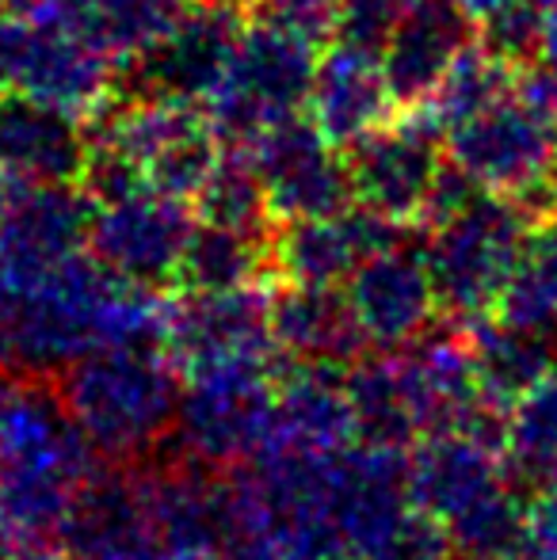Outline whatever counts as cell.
<instances>
[{
  "label": "cell",
  "instance_id": "ffe728a7",
  "mask_svg": "<svg viewBox=\"0 0 557 560\" xmlns=\"http://www.w3.org/2000/svg\"><path fill=\"white\" fill-rule=\"evenodd\" d=\"M271 336L294 362L321 366H351L371 347L344 287L313 282H282L271 294Z\"/></svg>",
  "mask_w": 557,
  "mask_h": 560
},
{
  "label": "cell",
  "instance_id": "52a82bcc",
  "mask_svg": "<svg viewBox=\"0 0 557 560\" xmlns=\"http://www.w3.org/2000/svg\"><path fill=\"white\" fill-rule=\"evenodd\" d=\"M195 222L192 202L141 187L130 199L96 207L84 248L115 279L161 294L176 287V267Z\"/></svg>",
  "mask_w": 557,
  "mask_h": 560
},
{
  "label": "cell",
  "instance_id": "ac0fdd59",
  "mask_svg": "<svg viewBox=\"0 0 557 560\" xmlns=\"http://www.w3.org/2000/svg\"><path fill=\"white\" fill-rule=\"evenodd\" d=\"M119 61L58 23H31V46L15 92L84 118L115 96Z\"/></svg>",
  "mask_w": 557,
  "mask_h": 560
},
{
  "label": "cell",
  "instance_id": "7bdbcfd3",
  "mask_svg": "<svg viewBox=\"0 0 557 560\" xmlns=\"http://www.w3.org/2000/svg\"><path fill=\"white\" fill-rule=\"evenodd\" d=\"M310 560H356L351 553H321V557H310Z\"/></svg>",
  "mask_w": 557,
  "mask_h": 560
},
{
  "label": "cell",
  "instance_id": "f546056e",
  "mask_svg": "<svg viewBox=\"0 0 557 560\" xmlns=\"http://www.w3.org/2000/svg\"><path fill=\"white\" fill-rule=\"evenodd\" d=\"M477 46L497 61L520 69L543 54V4L535 0H500L477 20Z\"/></svg>",
  "mask_w": 557,
  "mask_h": 560
},
{
  "label": "cell",
  "instance_id": "603a6c76",
  "mask_svg": "<svg viewBox=\"0 0 557 560\" xmlns=\"http://www.w3.org/2000/svg\"><path fill=\"white\" fill-rule=\"evenodd\" d=\"M462 325H466L477 389L492 405L512 408L523 393L535 389L543 377H550L557 370V347L550 336L504 325L492 313L489 317L462 320Z\"/></svg>",
  "mask_w": 557,
  "mask_h": 560
},
{
  "label": "cell",
  "instance_id": "277c9868",
  "mask_svg": "<svg viewBox=\"0 0 557 560\" xmlns=\"http://www.w3.org/2000/svg\"><path fill=\"white\" fill-rule=\"evenodd\" d=\"M531 225L535 218L512 195L497 191H481L466 210L431 225L423 264L436 287L439 313H451L454 320L489 317Z\"/></svg>",
  "mask_w": 557,
  "mask_h": 560
},
{
  "label": "cell",
  "instance_id": "74e56055",
  "mask_svg": "<svg viewBox=\"0 0 557 560\" xmlns=\"http://www.w3.org/2000/svg\"><path fill=\"white\" fill-rule=\"evenodd\" d=\"M8 560H73L54 538H12Z\"/></svg>",
  "mask_w": 557,
  "mask_h": 560
},
{
  "label": "cell",
  "instance_id": "f6af8a7d",
  "mask_svg": "<svg viewBox=\"0 0 557 560\" xmlns=\"http://www.w3.org/2000/svg\"><path fill=\"white\" fill-rule=\"evenodd\" d=\"M0 12H12V0H0Z\"/></svg>",
  "mask_w": 557,
  "mask_h": 560
},
{
  "label": "cell",
  "instance_id": "9c48e42d",
  "mask_svg": "<svg viewBox=\"0 0 557 560\" xmlns=\"http://www.w3.org/2000/svg\"><path fill=\"white\" fill-rule=\"evenodd\" d=\"M164 354L184 374L233 359L276 362L282 351L271 336V298L260 287L214 294L176 290L164 302Z\"/></svg>",
  "mask_w": 557,
  "mask_h": 560
},
{
  "label": "cell",
  "instance_id": "1f68e13d",
  "mask_svg": "<svg viewBox=\"0 0 557 560\" xmlns=\"http://www.w3.org/2000/svg\"><path fill=\"white\" fill-rule=\"evenodd\" d=\"M77 184H81V191L96 207H112V202H123L130 195H138L141 187H149L146 172L123 149L104 145V141H89V153H84V164L77 172Z\"/></svg>",
  "mask_w": 557,
  "mask_h": 560
},
{
  "label": "cell",
  "instance_id": "bcb514c9",
  "mask_svg": "<svg viewBox=\"0 0 557 560\" xmlns=\"http://www.w3.org/2000/svg\"><path fill=\"white\" fill-rule=\"evenodd\" d=\"M535 4H543V8H546V4H550V0H535Z\"/></svg>",
  "mask_w": 557,
  "mask_h": 560
},
{
  "label": "cell",
  "instance_id": "7c38bea8",
  "mask_svg": "<svg viewBox=\"0 0 557 560\" xmlns=\"http://www.w3.org/2000/svg\"><path fill=\"white\" fill-rule=\"evenodd\" d=\"M241 12L222 0L187 4L184 20L161 38L149 54L127 61L119 69V84L127 96H172V100H202L214 92L230 66L233 43L241 35Z\"/></svg>",
  "mask_w": 557,
  "mask_h": 560
},
{
  "label": "cell",
  "instance_id": "d4e9b609",
  "mask_svg": "<svg viewBox=\"0 0 557 560\" xmlns=\"http://www.w3.org/2000/svg\"><path fill=\"white\" fill-rule=\"evenodd\" d=\"M271 267V236L195 222L176 267V290H241L260 287L264 271Z\"/></svg>",
  "mask_w": 557,
  "mask_h": 560
},
{
  "label": "cell",
  "instance_id": "7dc6e473",
  "mask_svg": "<svg viewBox=\"0 0 557 560\" xmlns=\"http://www.w3.org/2000/svg\"><path fill=\"white\" fill-rule=\"evenodd\" d=\"M402 4H405V8H409V4H413V0H402Z\"/></svg>",
  "mask_w": 557,
  "mask_h": 560
},
{
  "label": "cell",
  "instance_id": "7402d4cb",
  "mask_svg": "<svg viewBox=\"0 0 557 560\" xmlns=\"http://www.w3.org/2000/svg\"><path fill=\"white\" fill-rule=\"evenodd\" d=\"M504 454L459 435L436 431L409 450V488L413 503L451 523L454 515L504 485Z\"/></svg>",
  "mask_w": 557,
  "mask_h": 560
},
{
  "label": "cell",
  "instance_id": "484cf974",
  "mask_svg": "<svg viewBox=\"0 0 557 560\" xmlns=\"http://www.w3.org/2000/svg\"><path fill=\"white\" fill-rule=\"evenodd\" d=\"M492 317L527 332H557V210L527 229Z\"/></svg>",
  "mask_w": 557,
  "mask_h": 560
},
{
  "label": "cell",
  "instance_id": "2e32d148",
  "mask_svg": "<svg viewBox=\"0 0 557 560\" xmlns=\"http://www.w3.org/2000/svg\"><path fill=\"white\" fill-rule=\"evenodd\" d=\"M474 35L477 20L459 0H413L379 58L397 107H420Z\"/></svg>",
  "mask_w": 557,
  "mask_h": 560
},
{
  "label": "cell",
  "instance_id": "ab89813d",
  "mask_svg": "<svg viewBox=\"0 0 557 560\" xmlns=\"http://www.w3.org/2000/svg\"><path fill=\"white\" fill-rule=\"evenodd\" d=\"M462 8H466L469 15H474V20H481L485 12H492V8L500 4V0H459Z\"/></svg>",
  "mask_w": 557,
  "mask_h": 560
},
{
  "label": "cell",
  "instance_id": "3957f363",
  "mask_svg": "<svg viewBox=\"0 0 557 560\" xmlns=\"http://www.w3.org/2000/svg\"><path fill=\"white\" fill-rule=\"evenodd\" d=\"M276 362L233 359L187 370L172 423L179 457L218 472L253 462L276 435Z\"/></svg>",
  "mask_w": 557,
  "mask_h": 560
},
{
  "label": "cell",
  "instance_id": "e0dca14e",
  "mask_svg": "<svg viewBox=\"0 0 557 560\" xmlns=\"http://www.w3.org/2000/svg\"><path fill=\"white\" fill-rule=\"evenodd\" d=\"M394 112L397 100L390 92L379 58L336 43H328V50L317 54L305 115L336 149L356 145L359 138L390 122Z\"/></svg>",
  "mask_w": 557,
  "mask_h": 560
},
{
  "label": "cell",
  "instance_id": "cb8c5ba5",
  "mask_svg": "<svg viewBox=\"0 0 557 560\" xmlns=\"http://www.w3.org/2000/svg\"><path fill=\"white\" fill-rule=\"evenodd\" d=\"M344 393H348L351 420H356V443L397 450L420 443V420L397 354L363 351L344 370Z\"/></svg>",
  "mask_w": 557,
  "mask_h": 560
},
{
  "label": "cell",
  "instance_id": "7a4b0ae2",
  "mask_svg": "<svg viewBox=\"0 0 557 560\" xmlns=\"http://www.w3.org/2000/svg\"><path fill=\"white\" fill-rule=\"evenodd\" d=\"M61 400L104 462H141L172 439L179 366L164 347H100L58 377Z\"/></svg>",
  "mask_w": 557,
  "mask_h": 560
},
{
  "label": "cell",
  "instance_id": "8d00e7d4",
  "mask_svg": "<svg viewBox=\"0 0 557 560\" xmlns=\"http://www.w3.org/2000/svg\"><path fill=\"white\" fill-rule=\"evenodd\" d=\"M31 187H35V179L23 176L20 168H12V164L0 161V222H4V218L12 214L23 199H27Z\"/></svg>",
  "mask_w": 557,
  "mask_h": 560
},
{
  "label": "cell",
  "instance_id": "83f0119b",
  "mask_svg": "<svg viewBox=\"0 0 557 560\" xmlns=\"http://www.w3.org/2000/svg\"><path fill=\"white\" fill-rule=\"evenodd\" d=\"M515 69L497 61L489 50L477 46V38L451 61V69L443 73V81L436 84L428 100L420 104V112L443 130H454L466 118H474L477 112H485L489 104H497L500 96L512 92Z\"/></svg>",
  "mask_w": 557,
  "mask_h": 560
},
{
  "label": "cell",
  "instance_id": "4316f807",
  "mask_svg": "<svg viewBox=\"0 0 557 560\" xmlns=\"http://www.w3.org/2000/svg\"><path fill=\"white\" fill-rule=\"evenodd\" d=\"M504 477L531 495L557 477V370L508 408Z\"/></svg>",
  "mask_w": 557,
  "mask_h": 560
},
{
  "label": "cell",
  "instance_id": "4dcf8cb0",
  "mask_svg": "<svg viewBox=\"0 0 557 560\" xmlns=\"http://www.w3.org/2000/svg\"><path fill=\"white\" fill-rule=\"evenodd\" d=\"M359 560H454L446 523L413 503Z\"/></svg>",
  "mask_w": 557,
  "mask_h": 560
},
{
  "label": "cell",
  "instance_id": "8992f818",
  "mask_svg": "<svg viewBox=\"0 0 557 560\" xmlns=\"http://www.w3.org/2000/svg\"><path fill=\"white\" fill-rule=\"evenodd\" d=\"M241 149H248L264 179L271 222L336 218L356 207L348 156L310 122V115L276 118Z\"/></svg>",
  "mask_w": 557,
  "mask_h": 560
},
{
  "label": "cell",
  "instance_id": "30bf717a",
  "mask_svg": "<svg viewBox=\"0 0 557 560\" xmlns=\"http://www.w3.org/2000/svg\"><path fill=\"white\" fill-rule=\"evenodd\" d=\"M58 541L73 560H169L141 465H100L69 503Z\"/></svg>",
  "mask_w": 557,
  "mask_h": 560
},
{
  "label": "cell",
  "instance_id": "6da1fadb",
  "mask_svg": "<svg viewBox=\"0 0 557 560\" xmlns=\"http://www.w3.org/2000/svg\"><path fill=\"white\" fill-rule=\"evenodd\" d=\"M100 462L54 377L0 374V526L12 538H58Z\"/></svg>",
  "mask_w": 557,
  "mask_h": 560
},
{
  "label": "cell",
  "instance_id": "ee69618b",
  "mask_svg": "<svg viewBox=\"0 0 557 560\" xmlns=\"http://www.w3.org/2000/svg\"><path fill=\"white\" fill-rule=\"evenodd\" d=\"M550 184H554V191H557V145H554V164H550Z\"/></svg>",
  "mask_w": 557,
  "mask_h": 560
},
{
  "label": "cell",
  "instance_id": "9a60e30c",
  "mask_svg": "<svg viewBox=\"0 0 557 560\" xmlns=\"http://www.w3.org/2000/svg\"><path fill=\"white\" fill-rule=\"evenodd\" d=\"M356 320L363 328L367 343L394 351L431 328L439 313L436 287H431L423 248H409V236L394 248H382L367 256L344 282Z\"/></svg>",
  "mask_w": 557,
  "mask_h": 560
},
{
  "label": "cell",
  "instance_id": "5b68a950",
  "mask_svg": "<svg viewBox=\"0 0 557 560\" xmlns=\"http://www.w3.org/2000/svg\"><path fill=\"white\" fill-rule=\"evenodd\" d=\"M313 69H317V46L253 20L241 27L222 81L202 100L210 130L218 133V141L248 145L268 122L302 112Z\"/></svg>",
  "mask_w": 557,
  "mask_h": 560
},
{
  "label": "cell",
  "instance_id": "836d02e7",
  "mask_svg": "<svg viewBox=\"0 0 557 560\" xmlns=\"http://www.w3.org/2000/svg\"><path fill=\"white\" fill-rule=\"evenodd\" d=\"M340 0H256L248 8L253 20H264L271 27H282L290 35L305 38L313 46H328L336 31Z\"/></svg>",
  "mask_w": 557,
  "mask_h": 560
},
{
  "label": "cell",
  "instance_id": "d590c367",
  "mask_svg": "<svg viewBox=\"0 0 557 560\" xmlns=\"http://www.w3.org/2000/svg\"><path fill=\"white\" fill-rule=\"evenodd\" d=\"M15 328H20V290L0 279V374H15Z\"/></svg>",
  "mask_w": 557,
  "mask_h": 560
},
{
  "label": "cell",
  "instance_id": "44dd1931",
  "mask_svg": "<svg viewBox=\"0 0 557 560\" xmlns=\"http://www.w3.org/2000/svg\"><path fill=\"white\" fill-rule=\"evenodd\" d=\"M89 153L84 118L27 92H0V161L35 184H73Z\"/></svg>",
  "mask_w": 557,
  "mask_h": 560
},
{
  "label": "cell",
  "instance_id": "d6986e66",
  "mask_svg": "<svg viewBox=\"0 0 557 560\" xmlns=\"http://www.w3.org/2000/svg\"><path fill=\"white\" fill-rule=\"evenodd\" d=\"M344 370L321 366V362H294L279 354L276 362V435L271 443L333 454L356 443V420H351L348 393H344Z\"/></svg>",
  "mask_w": 557,
  "mask_h": 560
},
{
  "label": "cell",
  "instance_id": "f1b7e54d",
  "mask_svg": "<svg viewBox=\"0 0 557 560\" xmlns=\"http://www.w3.org/2000/svg\"><path fill=\"white\" fill-rule=\"evenodd\" d=\"M195 218L210 225L225 229H245V233H264L271 222L268 191H264V179L256 172L248 149H230V153H218V164L210 168L202 191L195 195Z\"/></svg>",
  "mask_w": 557,
  "mask_h": 560
},
{
  "label": "cell",
  "instance_id": "8fae6325",
  "mask_svg": "<svg viewBox=\"0 0 557 560\" xmlns=\"http://www.w3.org/2000/svg\"><path fill=\"white\" fill-rule=\"evenodd\" d=\"M557 145V126L538 112H531L515 89L489 104L485 112L446 130V161L477 179L485 191L520 195L527 187L550 179Z\"/></svg>",
  "mask_w": 557,
  "mask_h": 560
},
{
  "label": "cell",
  "instance_id": "f35d334b",
  "mask_svg": "<svg viewBox=\"0 0 557 560\" xmlns=\"http://www.w3.org/2000/svg\"><path fill=\"white\" fill-rule=\"evenodd\" d=\"M543 54L557 58V0L543 8Z\"/></svg>",
  "mask_w": 557,
  "mask_h": 560
},
{
  "label": "cell",
  "instance_id": "4fadbf2b",
  "mask_svg": "<svg viewBox=\"0 0 557 560\" xmlns=\"http://www.w3.org/2000/svg\"><path fill=\"white\" fill-rule=\"evenodd\" d=\"M276 225L271 271L282 282H313V287H344L367 256L402 244L409 229L363 202L336 218H298Z\"/></svg>",
  "mask_w": 557,
  "mask_h": 560
},
{
  "label": "cell",
  "instance_id": "d6a6232c",
  "mask_svg": "<svg viewBox=\"0 0 557 560\" xmlns=\"http://www.w3.org/2000/svg\"><path fill=\"white\" fill-rule=\"evenodd\" d=\"M402 12H405L402 0H340L333 43L359 54H371V58H382Z\"/></svg>",
  "mask_w": 557,
  "mask_h": 560
},
{
  "label": "cell",
  "instance_id": "e575fe53",
  "mask_svg": "<svg viewBox=\"0 0 557 560\" xmlns=\"http://www.w3.org/2000/svg\"><path fill=\"white\" fill-rule=\"evenodd\" d=\"M512 89H515V96L531 107V112H538L557 126V58H550V54H538L535 61L520 66L515 69Z\"/></svg>",
  "mask_w": 557,
  "mask_h": 560
},
{
  "label": "cell",
  "instance_id": "5bb4252c",
  "mask_svg": "<svg viewBox=\"0 0 557 560\" xmlns=\"http://www.w3.org/2000/svg\"><path fill=\"white\" fill-rule=\"evenodd\" d=\"M96 202L81 184H35L31 195L0 222V279L15 290H31L84 252Z\"/></svg>",
  "mask_w": 557,
  "mask_h": 560
},
{
  "label": "cell",
  "instance_id": "60d3db41",
  "mask_svg": "<svg viewBox=\"0 0 557 560\" xmlns=\"http://www.w3.org/2000/svg\"><path fill=\"white\" fill-rule=\"evenodd\" d=\"M222 4H230L233 12H241V15H248V8L256 4V0H222Z\"/></svg>",
  "mask_w": 557,
  "mask_h": 560
},
{
  "label": "cell",
  "instance_id": "ba28073f",
  "mask_svg": "<svg viewBox=\"0 0 557 560\" xmlns=\"http://www.w3.org/2000/svg\"><path fill=\"white\" fill-rule=\"evenodd\" d=\"M344 156H348L356 202L409 225L420 222L423 199L436 172L443 168L446 149L443 130L420 107H402V115L348 145Z\"/></svg>",
  "mask_w": 557,
  "mask_h": 560
},
{
  "label": "cell",
  "instance_id": "b9f144b4",
  "mask_svg": "<svg viewBox=\"0 0 557 560\" xmlns=\"http://www.w3.org/2000/svg\"><path fill=\"white\" fill-rule=\"evenodd\" d=\"M8 549H12V534L0 526V560H8Z\"/></svg>",
  "mask_w": 557,
  "mask_h": 560
}]
</instances>
